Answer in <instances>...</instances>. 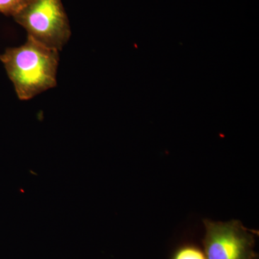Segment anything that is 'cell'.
<instances>
[{"label":"cell","instance_id":"6da1fadb","mask_svg":"<svg viewBox=\"0 0 259 259\" xmlns=\"http://www.w3.org/2000/svg\"><path fill=\"white\" fill-rule=\"evenodd\" d=\"M20 100H28L57 84L59 51L30 37L20 47L8 48L0 55Z\"/></svg>","mask_w":259,"mask_h":259},{"label":"cell","instance_id":"7a4b0ae2","mask_svg":"<svg viewBox=\"0 0 259 259\" xmlns=\"http://www.w3.org/2000/svg\"><path fill=\"white\" fill-rule=\"evenodd\" d=\"M13 18L28 37L49 49L62 50L71 35L61 0H29Z\"/></svg>","mask_w":259,"mask_h":259},{"label":"cell","instance_id":"3957f363","mask_svg":"<svg viewBox=\"0 0 259 259\" xmlns=\"http://www.w3.org/2000/svg\"><path fill=\"white\" fill-rule=\"evenodd\" d=\"M203 240L207 259H256L253 232L240 221L213 222L204 220Z\"/></svg>","mask_w":259,"mask_h":259},{"label":"cell","instance_id":"277c9868","mask_svg":"<svg viewBox=\"0 0 259 259\" xmlns=\"http://www.w3.org/2000/svg\"><path fill=\"white\" fill-rule=\"evenodd\" d=\"M172 259H207L200 248L195 245H187L177 250Z\"/></svg>","mask_w":259,"mask_h":259},{"label":"cell","instance_id":"5b68a950","mask_svg":"<svg viewBox=\"0 0 259 259\" xmlns=\"http://www.w3.org/2000/svg\"><path fill=\"white\" fill-rule=\"evenodd\" d=\"M29 0H0V13L14 17Z\"/></svg>","mask_w":259,"mask_h":259}]
</instances>
